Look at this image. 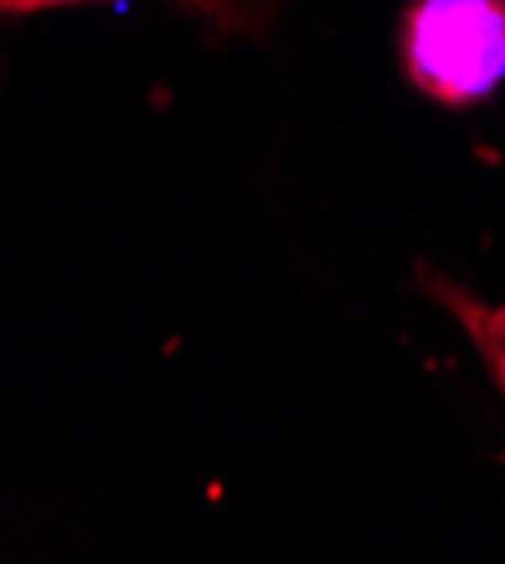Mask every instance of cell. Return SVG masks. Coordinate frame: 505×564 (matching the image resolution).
Listing matches in <instances>:
<instances>
[{
    "mask_svg": "<svg viewBox=\"0 0 505 564\" xmlns=\"http://www.w3.org/2000/svg\"><path fill=\"white\" fill-rule=\"evenodd\" d=\"M420 290L465 330V339L474 344V352L483 357V366L492 375L496 393L505 398V307L483 303L479 294L461 290L455 280H447L438 271H420Z\"/></svg>",
    "mask_w": 505,
    "mask_h": 564,
    "instance_id": "2",
    "label": "cell"
},
{
    "mask_svg": "<svg viewBox=\"0 0 505 564\" xmlns=\"http://www.w3.org/2000/svg\"><path fill=\"white\" fill-rule=\"evenodd\" d=\"M68 6H100V0H0V19H19V14H51Z\"/></svg>",
    "mask_w": 505,
    "mask_h": 564,
    "instance_id": "4",
    "label": "cell"
},
{
    "mask_svg": "<svg viewBox=\"0 0 505 564\" xmlns=\"http://www.w3.org/2000/svg\"><path fill=\"white\" fill-rule=\"evenodd\" d=\"M180 6L199 10L204 19L212 23H235V28H249L253 19H262V10L281 6V0H180Z\"/></svg>",
    "mask_w": 505,
    "mask_h": 564,
    "instance_id": "3",
    "label": "cell"
},
{
    "mask_svg": "<svg viewBox=\"0 0 505 564\" xmlns=\"http://www.w3.org/2000/svg\"><path fill=\"white\" fill-rule=\"evenodd\" d=\"M402 68L438 105H479L505 82V0H416L402 19Z\"/></svg>",
    "mask_w": 505,
    "mask_h": 564,
    "instance_id": "1",
    "label": "cell"
}]
</instances>
